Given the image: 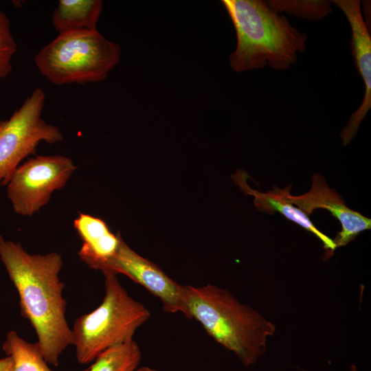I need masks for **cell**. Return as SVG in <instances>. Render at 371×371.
Listing matches in <instances>:
<instances>
[{
    "mask_svg": "<svg viewBox=\"0 0 371 371\" xmlns=\"http://www.w3.org/2000/svg\"><path fill=\"white\" fill-rule=\"evenodd\" d=\"M102 10L101 0H60L52 21L58 34L95 31Z\"/></svg>",
    "mask_w": 371,
    "mask_h": 371,
    "instance_id": "cell-13",
    "label": "cell"
},
{
    "mask_svg": "<svg viewBox=\"0 0 371 371\" xmlns=\"http://www.w3.org/2000/svg\"><path fill=\"white\" fill-rule=\"evenodd\" d=\"M0 259L19 294L21 314L34 329L45 360L58 366L60 355L72 345L65 284L59 277L60 254H31L20 243L0 235Z\"/></svg>",
    "mask_w": 371,
    "mask_h": 371,
    "instance_id": "cell-1",
    "label": "cell"
},
{
    "mask_svg": "<svg viewBox=\"0 0 371 371\" xmlns=\"http://www.w3.org/2000/svg\"><path fill=\"white\" fill-rule=\"evenodd\" d=\"M247 177L245 172L238 170L232 178L245 194L254 196V205L259 211L269 214L276 212L282 214L287 219L313 233L319 238L323 243L324 249L328 253V258L333 254L336 247L333 239L319 231L309 219L308 216L291 203L289 195L291 184L284 189L274 186L271 190L260 192L248 186L246 181Z\"/></svg>",
    "mask_w": 371,
    "mask_h": 371,
    "instance_id": "cell-11",
    "label": "cell"
},
{
    "mask_svg": "<svg viewBox=\"0 0 371 371\" xmlns=\"http://www.w3.org/2000/svg\"><path fill=\"white\" fill-rule=\"evenodd\" d=\"M268 5L275 12H283L295 16L319 21L333 12V1L326 0H269Z\"/></svg>",
    "mask_w": 371,
    "mask_h": 371,
    "instance_id": "cell-16",
    "label": "cell"
},
{
    "mask_svg": "<svg viewBox=\"0 0 371 371\" xmlns=\"http://www.w3.org/2000/svg\"><path fill=\"white\" fill-rule=\"evenodd\" d=\"M333 3L343 12L350 24L352 55L365 88L361 105L340 133L343 145L346 146L357 134L361 122L371 108V38L363 18L360 1L335 0Z\"/></svg>",
    "mask_w": 371,
    "mask_h": 371,
    "instance_id": "cell-9",
    "label": "cell"
},
{
    "mask_svg": "<svg viewBox=\"0 0 371 371\" xmlns=\"http://www.w3.org/2000/svg\"><path fill=\"white\" fill-rule=\"evenodd\" d=\"M185 317L196 319L217 343L245 366L258 362L276 330L274 323L241 303L229 291L210 284L182 285Z\"/></svg>",
    "mask_w": 371,
    "mask_h": 371,
    "instance_id": "cell-2",
    "label": "cell"
},
{
    "mask_svg": "<svg viewBox=\"0 0 371 371\" xmlns=\"http://www.w3.org/2000/svg\"><path fill=\"white\" fill-rule=\"evenodd\" d=\"M105 295L93 311L74 322L72 345L77 361L87 364L104 350L133 339L136 330L150 317L149 310L129 295L116 275L104 274Z\"/></svg>",
    "mask_w": 371,
    "mask_h": 371,
    "instance_id": "cell-4",
    "label": "cell"
},
{
    "mask_svg": "<svg viewBox=\"0 0 371 371\" xmlns=\"http://www.w3.org/2000/svg\"><path fill=\"white\" fill-rule=\"evenodd\" d=\"M17 44L12 34L10 21L0 7V82L12 70V58Z\"/></svg>",
    "mask_w": 371,
    "mask_h": 371,
    "instance_id": "cell-17",
    "label": "cell"
},
{
    "mask_svg": "<svg viewBox=\"0 0 371 371\" xmlns=\"http://www.w3.org/2000/svg\"><path fill=\"white\" fill-rule=\"evenodd\" d=\"M13 361L10 357L0 359V371H12Z\"/></svg>",
    "mask_w": 371,
    "mask_h": 371,
    "instance_id": "cell-18",
    "label": "cell"
},
{
    "mask_svg": "<svg viewBox=\"0 0 371 371\" xmlns=\"http://www.w3.org/2000/svg\"><path fill=\"white\" fill-rule=\"evenodd\" d=\"M121 47L98 30L59 34L35 56L41 74L56 85L105 80L120 59Z\"/></svg>",
    "mask_w": 371,
    "mask_h": 371,
    "instance_id": "cell-5",
    "label": "cell"
},
{
    "mask_svg": "<svg viewBox=\"0 0 371 371\" xmlns=\"http://www.w3.org/2000/svg\"><path fill=\"white\" fill-rule=\"evenodd\" d=\"M76 169L72 160L63 155L36 156L20 164L6 184L14 212L31 216L39 211Z\"/></svg>",
    "mask_w": 371,
    "mask_h": 371,
    "instance_id": "cell-7",
    "label": "cell"
},
{
    "mask_svg": "<svg viewBox=\"0 0 371 371\" xmlns=\"http://www.w3.org/2000/svg\"><path fill=\"white\" fill-rule=\"evenodd\" d=\"M234 26L237 44L229 56L233 70L242 72L267 65L289 69L306 48L308 36L262 0H223Z\"/></svg>",
    "mask_w": 371,
    "mask_h": 371,
    "instance_id": "cell-3",
    "label": "cell"
},
{
    "mask_svg": "<svg viewBox=\"0 0 371 371\" xmlns=\"http://www.w3.org/2000/svg\"><path fill=\"white\" fill-rule=\"evenodd\" d=\"M141 360V350L133 339L104 350L88 371H135Z\"/></svg>",
    "mask_w": 371,
    "mask_h": 371,
    "instance_id": "cell-15",
    "label": "cell"
},
{
    "mask_svg": "<svg viewBox=\"0 0 371 371\" xmlns=\"http://www.w3.org/2000/svg\"><path fill=\"white\" fill-rule=\"evenodd\" d=\"M92 269L106 273L123 274L159 299L164 311L185 316L182 285L168 276L159 266L141 256L121 238L117 251Z\"/></svg>",
    "mask_w": 371,
    "mask_h": 371,
    "instance_id": "cell-8",
    "label": "cell"
},
{
    "mask_svg": "<svg viewBox=\"0 0 371 371\" xmlns=\"http://www.w3.org/2000/svg\"><path fill=\"white\" fill-rule=\"evenodd\" d=\"M74 227L82 241L79 258L90 268L109 258L117 251L122 237L120 234L112 233L102 219L79 213Z\"/></svg>",
    "mask_w": 371,
    "mask_h": 371,
    "instance_id": "cell-12",
    "label": "cell"
},
{
    "mask_svg": "<svg viewBox=\"0 0 371 371\" xmlns=\"http://www.w3.org/2000/svg\"><path fill=\"white\" fill-rule=\"evenodd\" d=\"M2 349L12 359V371H53L45 360L38 343L27 342L15 330L6 334ZM88 370L89 368L83 371Z\"/></svg>",
    "mask_w": 371,
    "mask_h": 371,
    "instance_id": "cell-14",
    "label": "cell"
},
{
    "mask_svg": "<svg viewBox=\"0 0 371 371\" xmlns=\"http://www.w3.org/2000/svg\"><path fill=\"white\" fill-rule=\"evenodd\" d=\"M135 371H159V370L150 368V367L144 366V367L138 368Z\"/></svg>",
    "mask_w": 371,
    "mask_h": 371,
    "instance_id": "cell-19",
    "label": "cell"
},
{
    "mask_svg": "<svg viewBox=\"0 0 371 371\" xmlns=\"http://www.w3.org/2000/svg\"><path fill=\"white\" fill-rule=\"evenodd\" d=\"M289 199L307 216L315 209L322 208L328 210L339 220L341 230L333 239L336 249L347 245L360 232L371 228V219L350 209L341 196L329 188L321 174L313 175L311 188L308 192L300 196L290 194Z\"/></svg>",
    "mask_w": 371,
    "mask_h": 371,
    "instance_id": "cell-10",
    "label": "cell"
},
{
    "mask_svg": "<svg viewBox=\"0 0 371 371\" xmlns=\"http://www.w3.org/2000/svg\"><path fill=\"white\" fill-rule=\"evenodd\" d=\"M350 371H358V370L355 365H352L350 366Z\"/></svg>",
    "mask_w": 371,
    "mask_h": 371,
    "instance_id": "cell-20",
    "label": "cell"
},
{
    "mask_svg": "<svg viewBox=\"0 0 371 371\" xmlns=\"http://www.w3.org/2000/svg\"><path fill=\"white\" fill-rule=\"evenodd\" d=\"M45 98L43 90L36 88L8 120H0L1 185L6 186L21 161L35 155L41 142L63 139L59 128L42 117Z\"/></svg>",
    "mask_w": 371,
    "mask_h": 371,
    "instance_id": "cell-6",
    "label": "cell"
}]
</instances>
